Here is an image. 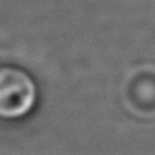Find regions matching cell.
Returning a JSON list of instances; mask_svg holds the SVG:
<instances>
[{"label": "cell", "mask_w": 155, "mask_h": 155, "mask_svg": "<svg viewBox=\"0 0 155 155\" xmlns=\"http://www.w3.org/2000/svg\"><path fill=\"white\" fill-rule=\"evenodd\" d=\"M38 104V85L32 74L16 62L0 59V123H19Z\"/></svg>", "instance_id": "cell-1"}]
</instances>
